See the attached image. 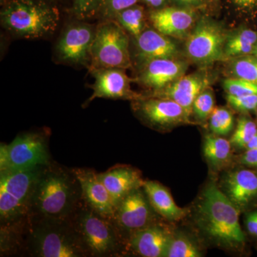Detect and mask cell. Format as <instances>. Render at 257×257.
I'll list each match as a JSON object with an SVG mask.
<instances>
[{"mask_svg": "<svg viewBox=\"0 0 257 257\" xmlns=\"http://www.w3.org/2000/svg\"><path fill=\"white\" fill-rule=\"evenodd\" d=\"M82 200L80 184L72 170L52 163L39 176L28 218L67 219Z\"/></svg>", "mask_w": 257, "mask_h": 257, "instance_id": "6da1fadb", "label": "cell"}, {"mask_svg": "<svg viewBox=\"0 0 257 257\" xmlns=\"http://www.w3.org/2000/svg\"><path fill=\"white\" fill-rule=\"evenodd\" d=\"M197 221L203 231L226 247H238L245 241L239 209L214 184L204 189L197 207Z\"/></svg>", "mask_w": 257, "mask_h": 257, "instance_id": "7a4b0ae2", "label": "cell"}, {"mask_svg": "<svg viewBox=\"0 0 257 257\" xmlns=\"http://www.w3.org/2000/svg\"><path fill=\"white\" fill-rule=\"evenodd\" d=\"M29 221L28 246L38 257L88 256L70 217L27 218Z\"/></svg>", "mask_w": 257, "mask_h": 257, "instance_id": "3957f363", "label": "cell"}, {"mask_svg": "<svg viewBox=\"0 0 257 257\" xmlns=\"http://www.w3.org/2000/svg\"><path fill=\"white\" fill-rule=\"evenodd\" d=\"M1 24L8 32L25 39H39L58 26V10L42 0H9L1 10Z\"/></svg>", "mask_w": 257, "mask_h": 257, "instance_id": "277c9868", "label": "cell"}, {"mask_svg": "<svg viewBox=\"0 0 257 257\" xmlns=\"http://www.w3.org/2000/svg\"><path fill=\"white\" fill-rule=\"evenodd\" d=\"M71 221L88 256H112L120 246V231L112 219L81 201L70 216Z\"/></svg>", "mask_w": 257, "mask_h": 257, "instance_id": "5b68a950", "label": "cell"}, {"mask_svg": "<svg viewBox=\"0 0 257 257\" xmlns=\"http://www.w3.org/2000/svg\"><path fill=\"white\" fill-rule=\"evenodd\" d=\"M43 167L0 172L2 224H18L28 218L35 184Z\"/></svg>", "mask_w": 257, "mask_h": 257, "instance_id": "8992f818", "label": "cell"}, {"mask_svg": "<svg viewBox=\"0 0 257 257\" xmlns=\"http://www.w3.org/2000/svg\"><path fill=\"white\" fill-rule=\"evenodd\" d=\"M130 38L124 29L114 20H105L96 28L91 50L89 69L131 67Z\"/></svg>", "mask_w": 257, "mask_h": 257, "instance_id": "52a82bcc", "label": "cell"}, {"mask_svg": "<svg viewBox=\"0 0 257 257\" xmlns=\"http://www.w3.org/2000/svg\"><path fill=\"white\" fill-rule=\"evenodd\" d=\"M52 164L46 137L42 133L18 135L10 145L0 147V172L23 170Z\"/></svg>", "mask_w": 257, "mask_h": 257, "instance_id": "ba28073f", "label": "cell"}, {"mask_svg": "<svg viewBox=\"0 0 257 257\" xmlns=\"http://www.w3.org/2000/svg\"><path fill=\"white\" fill-rule=\"evenodd\" d=\"M227 37L221 24L209 18H202L187 37L186 54L193 62L202 65L221 60L225 59Z\"/></svg>", "mask_w": 257, "mask_h": 257, "instance_id": "9c48e42d", "label": "cell"}, {"mask_svg": "<svg viewBox=\"0 0 257 257\" xmlns=\"http://www.w3.org/2000/svg\"><path fill=\"white\" fill-rule=\"evenodd\" d=\"M95 32L96 29L83 22L69 25L56 45L57 59L64 63L89 67Z\"/></svg>", "mask_w": 257, "mask_h": 257, "instance_id": "30bf717a", "label": "cell"}, {"mask_svg": "<svg viewBox=\"0 0 257 257\" xmlns=\"http://www.w3.org/2000/svg\"><path fill=\"white\" fill-rule=\"evenodd\" d=\"M153 208L143 187L132 191L118 204L112 221L119 231L130 232L152 224Z\"/></svg>", "mask_w": 257, "mask_h": 257, "instance_id": "8fae6325", "label": "cell"}, {"mask_svg": "<svg viewBox=\"0 0 257 257\" xmlns=\"http://www.w3.org/2000/svg\"><path fill=\"white\" fill-rule=\"evenodd\" d=\"M94 82L92 84V96L88 99L90 102L96 98L112 99H141L131 89V80L125 72V69L116 67L93 69L90 70Z\"/></svg>", "mask_w": 257, "mask_h": 257, "instance_id": "7c38bea8", "label": "cell"}, {"mask_svg": "<svg viewBox=\"0 0 257 257\" xmlns=\"http://www.w3.org/2000/svg\"><path fill=\"white\" fill-rule=\"evenodd\" d=\"M134 106L139 116L155 127H167L189 121L182 106L172 99L154 96L138 99Z\"/></svg>", "mask_w": 257, "mask_h": 257, "instance_id": "4fadbf2b", "label": "cell"}, {"mask_svg": "<svg viewBox=\"0 0 257 257\" xmlns=\"http://www.w3.org/2000/svg\"><path fill=\"white\" fill-rule=\"evenodd\" d=\"M78 179L82 198L88 205L101 215L112 219L116 206L99 174L90 169H72Z\"/></svg>", "mask_w": 257, "mask_h": 257, "instance_id": "5bb4252c", "label": "cell"}, {"mask_svg": "<svg viewBox=\"0 0 257 257\" xmlns=\"http://www.w3.org/2000/svg\"><path fill=\"white\" fill-rule=\"evenodd\" d=\"M188 64L179 59H159L140 67L139 82L155 92L162 90L184 75Z\"/></svg>", "mask_w": 257, "mask_h": 257, "instance_id": "9a60e30c", "label": "cell"}, {"mask_svg": "<svg viewBox=\"0 0 257 257\" xmlns=\"http://www.w3.org/2000/svg\"><path fill=\"white\" fill-rule=\"evenodd\" d=\"M136 60L140 67L159 59H178V47L170 37L154 29H147L135 38Z\"/></svg>", "mask_w": 257, "mask_h": 257, "instance_id": "2e32d148", "label": "cell"}, {"mask_svg": "<svg viewBox=\"0 0 257 257\" xmlns=\"http://www.w3.org/2000/svg\"><path fill=\"white\" fill-rule=\"evenodd\" d=\"M209 84V79L204 74L184 75L165 89L155 92V96L172 99L178 103L189 118L192 113L193 103Z\"/></svg>", "mask_w": 257, "mask_h": 257, "instance_id": "e0dca14e", "label": "cell"}, {"mask_svg": "<svg viewBox=\"0 0 257 257\" xmlns=\"http://www.w3.org/2000/svg\"><path fill=\"white\" fill-rule=\"evenodd\" d=\"M150 20L154 28L166 36L183 38L195 23V14L189 8H165L152 11Z\"/></svg>", "mask_w": 257, "mask_h": 257, "instance_id": "ac0fdd59", "label": "cell"}, {"mask_svg": "<svg viewBox=\"0 0 257 257\" xmlns=\"http://www.w3.org/2000/svg\"><path fill=\"white\" fill-rule=\"evenodd\" d=\"M172 235L159 225L151 224L130 234V247L144 257H166Z\"/></svg>", "mask_w": 257, "mask_h": 257, "instance_id": "d6986e66", "label": "cell"}, {"mask_svg": "<svg viewBox=\"0 0 257 257\" xmlns=\"http://www.w3.org/2000/svg\"><path fill=\"white\" fill-rule=\"evenodd\" d=\"M99 176L110 194L116 208L132 191L143 187L145 182L138 170L126 166H116L99 174Z\"/></svg>", "mask_w": 257, "mask_h": 257, "instance_id": "ffe728a7", "label": "cell"}, {"mask_svg": "<svg viewBox=\"0 0 257 257\" xmlns=\"http://www.w3.org/2000/svg\"><path fill=\"white\" fill-rule=\"evenodd\" d=\"M226 195L239 210L257 199V173L241 170L231 172L225 179Z\"/></svg>", "mask_w": 257, "mask_h": 257, "instance_id": "44dd1931", "label": "cell"}, {"mask_svg": "<svg viewBox=\"0 0 257 257\" xmlns=\"http://www.w3.org/2000/svg\"><path fill=\"white\" fill-rule=\"evenodd\" d=\"M143 188L154 211L167 220L179 221L187 210L177 205L168 189L155 181H145Z\"/></svg>", "mask_w": 257, "mask_h": 257, "instance_id": "7402d4cb", "label": "cell"}, {"mask_svg": "<svg viewBox=\"0 0 257 257\" xmlns=\"http://www.w3.org/2000/svg\"><path fill=\"white\" fill-rule=\"evenodd\" d=\"M257 46V31L243 29L228 35L224 47L225 58L252 54Z\"/></svg>", "mask_w": 257, "mask_h": 257, "instance_id": "603a6c76", "label": "cell"}, {"mask_svg": "<svg viewBox=\"0 0 257 257\" xmlns=\"http://www.w3.org/2000/svg\"><path fill=\"white\" fill-rule=\"evenodd\" d=\"M114 20L135 38H138L145 30V11L140 5H133L121 10Z\"/></svg>", "mask_w": 257, "mask_h": 257, "instance_id": "cb8c5ba5", "label": "cell"}, {"mask_svg": "<svg viewBox=\"0 0 257 257\" xmlns=\"http://www.w3.org/2000/svg\"><path fill=\"white\" fill-rule=\"evenodd\" d=\"M203 152L213 165H221L227 162L231 155V143L219 137L207 135L204 139Z\"/></svg>", "mask_w": 257, "mask_h": 257, "instance_id": "d4e9b609", "label": "cell"}, {"mask_svg": "<svg viewBox=\"0 0 257 257\" xmlns=\"http://www.w3.org/2000/svg\"><path fill=\"white\" fill-rule=\"evenodd\" d=\"M234 58L231 64L234 77L257 83L256 56L246 55Z\"/></svg>", "mask_w": 257, "mask_h": 257, "instance_id": "484cf974", "label": "cell"}, {"mask_svg": "<svg viewBox=\"0 0 257 257\" xmlns=\"http://www.w3.org/2000/svg\"><path fill=\"white\" fill-rule=\"evenodd\" d=\"M202 254L199 248L191 240L184 236H172L166 256L200 257Z\"/></svg>", "mask_w": 257, "mask_h": 257, "instance_id": "4316f807", "label": "cell"}, {"mask_svg": "<svg viewBox=\"0 0 257 257\" xmlns=\"http://www.w3.org/2000/svg\"><path fill=\"white\" fill-rule=\"evenodd\" d=\"M234 126V117L231 111L224 107L214 108L210 116V128L217 135H226Z\"/></svg>", "mask_w": 257, "mask_h": 257, "instance_id": "83f0119b", "label": "cell"}, {"mask_svg": "<svg viewBox=\"0 0 257 257\" xmlns=\"http://www.w3.org/2000/svg\"><path fill=\"white\" fill-rule=\"evenodd\" d=\"M257 134L256 124L247 117L240 118L230 143L239 148H245Z\"/></svg>", "mask_w": 257, "mask_h": 257, "instance_id": "f1b7e54d", "label": "cell"}, {"mask_svg": "<svg viewBox=\"0 0 257 257\" xmlns=\"http://www.w3.org/2000/svg\"><path fill=\"white\" fill-rule=\"evenodd\" d=\"M105 0H73V13L78 20L94 18L100 13Z\"/></svg>", "mask_w": 257, "mask_h": 257, "instance_id": "f546056e", "label": "cell"}, {"mask_svg": "<svg viewBox=\"0 0 257 257\" xmlns=\"http://www.w3.org/2000/svg\"><path fill=\"white\" fill-rule=\"evenodd\" d=\"M214 109V98L207 88L199 94L193 103L192 112L198 119H207Z\"/></svg>", "mask_w": 257, "mask_h": 257, "instance_id": "4dcf8cb0", "label": "cell"}, {"mask_svg": "<svg viewBox=\"0 0 257 257\" xmlns=\"http://www.w3.org/2000/svg\"><path fill=\"white\" fill-rule=\"evenodd\" d=\"M223 86L227 94L234 96L257 95V83L245 79L229 78L225 79Z\"/></svg>", "mask_w": 257, "mask_h": 257, "instance_id": "1f68e13d", "label": "cell"}, {"mask_svg": "<svg viewBox=\"0 0 257 257\" xmlns=\"http://www.w3.org/2000/svg\"><path fill=\"white\" fill-rule=\"evenodd\" d=\"M139 0H105L100 13L105 20H114L121 10L130 8L138 3Z\"/></svg>", "mask_w": 257, "mask_h": 257, "instance_id": "d6a6232c", "label": "cell"}, {"mask_svg": "<svg viewBox=\"0 0 257 257\" xmlns=\"http://www.w3.org/2000/svg\"><path fill=\"white\" fill-rule=\"evenodd\" d=\"M228 102L235 109L242 112H248L257 109V95L234 96L227 94Z\"/></svg>", "mask_w": 257, "mask_h": 257, "instance_id": "836d02e7", "label": "cell"}, {"mask_svg": "<svg viewBox=\"0 0 257 257\" xmlns=\"http://www.w3.org/2000/svg\"><path fill=\"white\" fill-rule=\"evenodd\" d=\"M238 9L246 13H253L257 10V0H232Z\"/></svg>", "mask_w": 257, "mask_h": 257, "instance_id": "e575fe53", "label": "cell"}, {"mask_svg": "<svg viewBox=\"0 0 257 257\" xmlns=\"http://www.w3.org/2000/svg\"><path fill=\"white\" fill-rule=\"evenodd\" d=\"M241 162L243 165L257 167V149L245 152L241 156Z\"/></svg>", "mask_w": 257, "mask_h": 257, "instance_id": "d590c367", "label": "cell"}, {"mask_svg": "<svg viewBox=\"0 0 257 257\" xmlns=\"http://www.w3.org/2000/svg\"><path fill=\"white\" fill-rule=\"evenodd\" d=\"M246 226L248 232L256 236L257 231V211L249 213L246 216Z\"/></svg>", "mask_w": 257, "mask_h": 257, "instance_id": "8d00e7d4", "label": "cell"}, {"mask_svg": "<svg viewBox=\"0 0 257 257\" xmlns=\"http://www.w3.org/2000/svg\"><path fill=\"white\" fill-rule=\"evenodd\" d=\"M177 4L187 8H193V7L199 6L202 3V0H173Z\"/></svg>", "mask_w": 257, "mask_h": 257, "instance_id": "74e56055", "label": "cell"}, {"mask_svg": "<svg viewBox=\"0 0 257 257\" xmlns=\"http://www.w3.org/2000/svg\"><path fill=\"white\" fill-rule=\"evenodd\" d=\"M147 5H150L152 8L156 9H160L161 7L165 4L166 0H144Z\"/></svg>", "mask_w": 257, "mask_h": 257, "instance_id": "f35d334b", "label": "cell"}, {"mask_svg": "<svg viewBox=\"0 0 257 257\" xmlns=\"http://www.w3.org/2000/svg\"><path fill=\"white\" fill-rule=\"evenodd\" d=\"M245 148L247 150H256L257 149V134L251 140L249 143L247 144Z\"/></svg>", "mask_w": 257, "mask_h": 257, "instance_id": "ab89813d", "label": "cell"}, {"mask_svg": "<svg viewBox=\"0 0 257 257\" xmlns=\"http://www.w3.org/2000/svg\"><path fill=\"white\" fill-rule=\"evenodd\" d=\"M251 55L256 56L257 57V46L255 47V49L254 50H253L252 54H251Z\"/></svg>", "mask_w": 257, "mask_h": 257, "instance_id": "60d3db41", "label": "cell"}, {"mask_svg": "<svg viewBox=\"0 0 257 257\" xmlns=\"http://www.w3.org/2000/svg\"><path fill=\"white\" fill-rule=\"evenodd\" d=\"M8 1H9V0H0L2 5H5V3H8Z\"/></svg>", "mask_w": 257, "mask_h": 257, "instance_id": "b9f144b4", "label": "cell"}, {"mask_svg": "<svg viewBox=\"0 0 257 257\" xmlns=\"http://www.w3.org/2000/svg\"><path fill=\"white\" fill-rule=\"evenodd\" d=\"M256 236H257V231H256Z\"/></svg>", "mask_w": 257, "mask_h": 257, "instance_id": "7bdbcfd3", "label": "cell"}, {"mask_svg": "<svg viewBox=\"0 0 257 257\" xmlns=\"http://www.w3.org/2000/svg\"><path fill=\"white\" fill-rule=\"evenodd\" d=\"M256 114H257V109H256Z\"/></svg>", "mask_w": 257, "mask_h": 257, "instance_id": "ee69618b", "label": "cell"}]
</instances>
